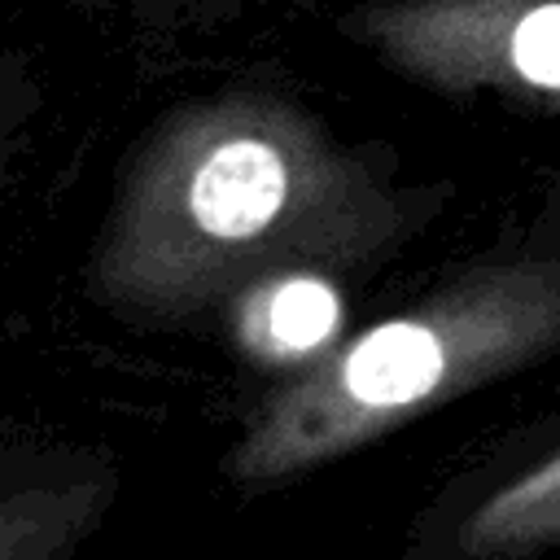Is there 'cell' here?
Masks as SVG:
<instances>
[{
    "label": "cell",
    "instance_id": "obj_5",
    "mask_svg": "<svg viewBox=\"0 0 560 560\" xmlns=\"http://www.w3.org/2000/svg\"><path fill=\"white\" fill-rule=\"evenodd\" d=\"M337 319H341V298L332 284L315 276H289L267 298V337L276 350L289 354L324 346L337 332Z\"/></svg>",
    "mask_w": 560,
    "mask_h": 560
},
{
    "label": "cell",
    "instance_id": "obj_1",
    "mask_svg": "<svg viewBox=\"0 0 560 560\" xmlns=\"http://www.w3.org/2000/svg\"><path fill=\"white\" fill-rule=\"evenodd\" d=\"M560 341V258L472 276L442 306L376 324L337 363L328 411L346 433L411 411L464 381L529 363Z\"/></svg>",
    "mask_w": 560,
    "mask_h": 560
},
{
    "label": "cell",
    "instance_id": "obj_4",
    "mask_svg": "<svg viewBox=\"0 0 560 560\" xmlns=\"http://www.w3.org/2000/svg\"><path fill=\"white\" fill-rule=\"evenodd\" d=\"M472 52L525 92L560 96V0H486Z\"/></svg>",
    "mask_w": 560,
    "mask_h": 560
},
{
    "label": "cell",
    "instance_id": "obj_2",
    "mask_svg": "<svg viewBox=\"0 0 560 560\" xmlns=\"http://www.w3.org/2000/svg\"><path fill=\"white\" fill-rule=\"evenodd\" d=\"M289 201V162L271 140L236 136L214 144L188 184V214L206 236L245 241Z\"/></svg>",
    "mask_w": 560,
    "mask_h": 560
},
{
    "label": "cell",
    "instance_id": "obj_3",
    "mask_svg": "<svg viewBox=\"0 0 560 560\" xmlns=\"http://www.w3.org/2000/svg\"><path fill=\"white\" fill-rule=\"evenodd\" d=\"M459 547L477 560H521L560 547V442L529 455L468 508Z\"/></svg>",
    "mask_w": 560,
    "mask_h": 560
}]
</instances>
